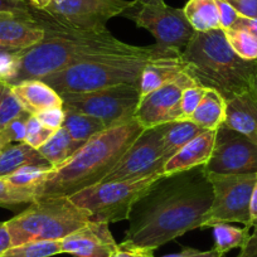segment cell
Wrapping results in <instances>:
<instances>
[{"mask_svg": "<svg viewBox=\"0 0 257 257\" xmlns=\"http://www.w3.org/2000/svg\"><path fill=\"white\" fill-rule=\"evenodd\" d=\"M213 189L204 167L164 175L133 207L123 242L150 251L204 228Z\"/></svg>", "mask_w": 257, "mask_h": 257, "instance_id": "cell-1", "label": "cell"}, {"mask_svg": "<svg viewBox=\"0 0 257 257\" xmlns=\"http://www.w3.org/2000/svg\"><path fill=\"white\" fill-rule=\"evenodd\" d=\"M31 13L44 29L39 43L22 49L18 70L11 86L28 80H42L83 62L111 56L142 53L147 47L123 43L106 31H80L56 23L39 9L32 7Z\"/></svg>", "mask_w": 257, "mask_h": 257, "instance_id": "cell-2", "label": "cell"}, {"mask_svg": "<svg viewBox=\"0 0 257 257\" xmlns=\"http://www.w3.org/2000/svg\"><path fill=\"white\" fill-rule=\"evenodd\" d=\"M144 130L134 117L91 138L67 162L47 173L43 182L36 188L37 199L71 197L102 183Z\"/></svg>", "mask_w": 257, "mask_h": 257, "instance_id": "cell-3", "label": "cell"}, {"mask_svg": "<svg viewBox=\"0 0 257 257\" xmlns=\"http://www.w3.org/2000/svg\"><path fill=\"white\" fill-rule=\"evenodd\" d=\"M187 70L199 85L229 100L252 88L257 61H244L227 42L223 29L194 32L182 51Z\"/></svg>", "mask_w": 257, "mask_h": 257, "instance_id": "cell-4", "label": "cell"}, {"mask_svg": "<svg viewBox=\"0 0 257 257\" xmlns=\"http://www.w3.org/2000/svg\"><path fill=\"white\" fill-rule=\"evenodd\" d=\"M170 51H162L155 44L135 54L111 56L83 62L42 78L43 82L61 93L87 92L118 85L139 86L148 62Z\"/></svg>", "mask_w": 257, "mask_h": 257, "instance_id": "cell-5", "label": "cell"}, {"mask_svg": "<svg viewBox=\"0 0 257 257\" xmlns=\"http://www.w3.org/2000/svg\"><path fill=\"white\" fill-rule=\"evenodd\" d=\"M91 221L90 213L68 197H44L6 223L12 244L19 246L34 241H61Z\"/></svg>", "mask_w": 257, "mask_h": 257, "instance_id": "cell-6", "label": "cell"}, {"mask_svg": "<svg viewBox=\"0 0 257 257\" xmlns=\"http://www.w3.org/2000/svg\"><path fill=\"white\" fill-rule=\"evenodd\" d=\"M163 173L142 179L100 183L68 197L76 206L90 213L91 219L103 223L128 219L134 204L149 192Z\"/></svg>", "mask_w": 257, "mask_h": 257, "instance_id": "cell-7", "label": "cell"}, {"mask_svg": "<svg viewBox=\"0 0 257 257\" xmlns=\"http://www.w3.org/2000/svg\"><path fill=\"white\" fill-rule=\"evenodd\" d=\"M64 110L98 118L106 128L132 120L140 102L139 86L118 85L87 92L61 93Z\"/></svg>", "mask_w": 257, "mask_h": 257, "instance_id": "cell-8", "label": "cell"}, {"mask_svg": "<svg viewBox=\"0 0 257 257\" xmlns=\"http://www.w3.org/2000/svg\"><path fill=\"white\" fill-rule=\"evenodd\" d=\"M213 189V201L207 217L206 227L217 223H242L251 228L249 201L257 180V173L251 174H216L207 173Z\"/></svg>", "mask_w": 257, "mask_h": 257, "instance_id": "cell-9", "label": "cell"}, {"mask_svg": "<svg viewBox=\"0 0 257 257\" xmlns=\"http://www.w3.org/2000/svg\"><path fill=\"white\" fill-rule=\"evenodd\" d=\"M139 8H132L126 16L138 27L149 31L155 38V46L162 51H179L187 47L194 34V29L188 22L183 9L162 4H138Z\"/></svg>", "mask_w": 257, "mask_h": 257, "instance_id": "cell-10", "label": "cell"}, {"mask_svg": "<svg viewBox=\"0 0 257 257\" xmlns=\"http://www.w3.org/2000/svg\"><path fill=\"white\" fill-rule=\"evenodd\" d=\"M137 4V0H58L42 12L61 26L98 32L106 31L110 19L122 16Z\"/></svg>", "mask_w": 257, "mask_h": 257, "instance_id": "cell-11", "label": "cell"}, {"mask_svg": "<svg viewBox=\"0 0 257 257\" xmlns=\"http://www.w3.org/2000/svg\"><path fill=\"white\" fill-rule=\"evenodd\" d=\"M163 133L164 125L145 128L102 183L142 179L163 173L167 162L163 150Z\"/></svg>", "mask_w": 257, "mask_h": 257, "instance_id": "cell-12", "label": "cell"}, {"mask_svg": "<svg viewBox=\"0 0 257 257\" xmlns=\"http://www.w3.org/2000/svg\"><path fill=\"white\" fill-rule=\"evenodd\" d=\"M204 170L216 174L257 173V144L222 123L216 130L213 152Z\"/></svg>", "mask_w": 257, "mask_h": 257, "instance_id": "cell-13", "label": "cell"}, {"mask_svg": "<svg viewBox=\"0 0 257 257\" xmlns=\"http://www.w3.org/2000/svg\"><path fill=\"white\" fill-rule=\"evenodd\" d=\"M194 82L197 81L187 70L177 80L165 83L158 90L140 98L134 117L144 128L155 127L174 121H183L180 107L183 91Z\"/></svg>", "mask_w": 257, "mask_h": 257, "instance_id": "cell-14", "label": "cell"}, {"mask_svg": "<svg viewBox=\"0 0 257 257\" xmlns=\"http://www.w3.org/2000/svg\"><path fill=\"white\" fill-rule=\"evenodd\" d=\"M61 246L62 253L77 257H108L117 243L107 223L91 221L61 239Z\"/></svg>", "mask_w": 257, "mask_h": 257, "instance_id": "cell-15", "label": "cell"}, {"mask_svg": "<svg viewBox=\"0 0 257 257\" xmlns=\"http://www.w3.org/2000/svg\"><path fill=\"white\" fill-rule=\"evenodd\" d=\"M44 38V29L32 13H0V46L26 49Z\"/></svg>", "mask_w": 257, "mask_h": 257, "instance_id": "cell-16", "label": "cell"}, {"mask_svg": "<svg viewBox=\"0 0 257 257\" xmlns=\"http://www.w3.org/2000/svg\"><path fill=\"white\" fill-rule=\"evenodd\" d=\"M187 71V64L182 58V52L170 51L148 62L140 78V98L158 90L165 83L177 80Z\"/></svg>", "mask_w": 257, "mask_h": 257, "instance_id": "cell-17", "label": "cell"}, {"mask_svg": "<svg viewBox=\"0 0 257 257\" xmlns=\"http://www.w3.org/2000/svg\"><path fill=\"white\" fill-rule=\"evenodd\" d=\"M216 130H206L190 140L163 167V174L172 175L197 167H204L213 152Z\"/></svg>", "mask_w": 257, "mask_h": 257, "instance_id": "cell-18", "label": "cell"}, {"mask_svg": "<svg viewBox=\"0 0 257 257\" xmlns=\"http://www.w3.org/2000/svg\"><path fill=\"white\" fill-rule=\"evenodd\" d=\"M224 125L257 144V95L252 88L226 101Z\"/></svg>", "mask_w": 257, "mask_h": 257, "instance_id": "cell-19", "label": "cell"}, {"mask_svg": "<svg viewBox=\"0 0 257 257\" xmlns=\"http://www.w3.org/2000/svg\"><path fill=\"white\" fill-rule=\"evenodd\" d=\"M12 88L23 110L32 116L51 108L63 107L61 95L42 80L23 81Z\"/></svg>", "mask_w": 257, "mask_h": 257, "instance_id": "cell-20", "label": "cell"}, {"mask_svg": "<svg viewBox=\"0 0 257 257\" xmlns=\"http://www.w3.org/2000/svg\"><path fill=\"white\" fill-rule=\"evenodd\" d=\"M226 98L212 88H206L203 98L189 121L197 123L204 130H217L226 118Z\"/></svg>", "mask_w": 257, "mask_h": 257, "instance_id": "cell-21", "label": "cell"}, {"mask_svg": "<svg viewBox=\"0 0 257 257\" xmlns=\"http://www.w3.org/2000/svg\"><path fill=\"white\" fill-rule=\"evenodd\" d=\"M27 165H49L48 162L34 148L26 143L8 145L0 154V178H6Z\"/></svg>", "mask_w": 257, "mask_h": 257, "instance_id": "cell-22", "label": "cell"}, {"mask_svg": "<svg viewBox=\"0 0 257 257\" xmlns=\"http://www.w3.org/2000/svg\"><path fill=\"white\" fill-rule=\"evenodd\" d=\"M206 132L204 128L189 120L174 121L164 123L163 133V150L165 160L170 159L175 153L179 152L185 144L193 140L199 134Z\"/></svg>", "mask_w": 257, "mask_h": 257, "instance_id": "cell-23", "label": "cell"}, {"mask_svg": "<svg viewBox=\"0 0 257 257\" xmlns=\"http://www.w3.org/2000/svg\"><path fill=\"white\" fill-rule=\"evenodd\" d=\"M183 11L196 32H209L221 28L216 0H188Z\"/></svg>", "mask_w": 257, "mask_h": 257, "instance_id": "cell-24", "label": "cell"}, {"mask_svg": "<svg viewBox=\"0 0 257 257\" xmlns=\"http://www.w3.org/2000/svg\"><path fill=\"white\" fill-rule=\"evenodd\" d=\"M64 112H66V116H64L62 127L70 134L73 142L80 145L81 148L91 138L106 130L105 123L101 120H98V118L70 110H64Z\"/></svg>", "mask_w": 257, "mask_h": 257, "instance_id": "cell-25", "label": "cell"}, {"mask_svg": "<svg viewBox=\"0 0 257 257\" xmlns=\"http://www.w3.org/2000/svg\"><path fill=\"white\" fill-rule=\"evenodd\" d=\"M80 149V145L76 144L70 134L61 127L54 133L48 142L39 148L38 152L52 165V168H57L67 162Z\"/></svg>", "mask_w": 257, "mask_h": 257, "instance_id": "cell-26", "label": "cell"}, {"mask_svg": "<svg viewBox=\"0 0 257 257\" xmlns=\"http://www.w3.org/2000/svg\"><path fill=\"white\" fill-rule=\"evenodd\" d=\"M214 247L219 253L224 254L233 248H242L249 236V227L237 228L229 223H217L213 227Z\"/></svg>", "mask_w": 257, "mask_h": 257, "instance_id": "cell-27", "label": "cell"}, {"mask_svg": "<svg viewBox=\"0 0 257 257\" xmlns=\"http://www.w3.org/2000/svg\"><path fill=\"white\" fill-rule=\"evenodd\" d=\"M37 201V192L32 187H22L0 178V207L13 208L21 204H31Z\"/></svg>", "mask_w": 257, "mask_h": 257, "instance_id": "cell-28", "label": "cell"}, {"mask_svg": "<svg viewBox=\"0 0 257 257\" xmlns=\"http://www.w3.org/2000/svg\"><path fill=\"white\" fill-rule=\"evenodd\" d=\"M59 253L61 241H34L11 247L0 257H53Z\"/></svg>", "mask_w": 257, "mask_h": 257, "instance_id": "cell-29", "label": "cell"}, {"mask_svg": "<svg viewBox=\"0 0 257 257\" xmlns=\"http://www.w3.org/2000/svg\"><path fill=\"white\" fill-rule=\"evenodd\" d=\"M227 42L237 56L244 61H257V37L242 29L229 28L224 31Z\"/></svg>", "mask_w": 257, "mask_h": 257, "instance_id": "cell-30", "label": "cell"}, {"mask_svg": "<svg viewBox=\"0 0 257 257\" xmlns=\"http://www.w3.org/2000/svg\"><path fill=\"white\" fill-rule=\"evenodd\" d=\"M23 112V107L17 100L12 86L0 81V132Z\"/></svg>", "mask_w": 257, "mask_h": 257, "instance_id": "cell-31", "label": "cell"}, {"mask_svg": "<svg viewBox=\"0 0 257 257\" xmlns=\"http://www.w3.org/2000/svg\"><path fill=\"white\" fill-rule=\"evenodd\" d=\"M51 169L53 168L49 165H27V167L12 173L11 175L6 177V179L13 184L22 185V187H32L36 189L43 182L44 177Z\"/></svg>", "mask_w": 257, "mask_h": 257, "instance_id": "cell-32", "label": "cell"}, {"mask_svg": "<svg viewBox=\"0 0 257 257\" xmlns=\"http://www.w3.org/2000/svg\"><path fill=\"white\" fill-rule=\"evenodd\" d=\"M56 132L57 130L46 127L36 116L31 115L28 118V122H27V134L24 143L38 150L44 143H47L53 137Z\"/></svg>", "mask_w": 257, "mask_h": 257, "instance_id": "cell-33", "label": "cell"}, {"mask_svg": "<svg viewBox=\"0 0 257 257\" xmlns=\"http://www.w3.org/2000/svg\"><path fill=\"white\" fill-rule=\"evenodd\" d=\"M29 116L31 115L27 111H24L23 113H21L13 121H11L0 132V139L7 147L14 144V143H24L27 134V122H28Z\"/></svg>", "mask_w": 257, "mask_h": 257, "instance_id": "cell-34", "label": "cell"}, {"mask_svg": "<svg viewBox=\"0 0 257 257\" xmlns=\"http://www.w3.org/2000/svg\"><path fill=\"white\" fill-rule=\"evenodd\" d=\"M204 92H206V87L199 85L198 82H194L183 91L182 105H180L183 120H189L190 115L196 111V108L201 103Z\"/></svg>", "mask_w": 257, "mask_h": 257, "instance_id": "cell-35", "label": "cell"}, {"mask_svg": "<svg viewBox=\"0 0 257 257\" xmlns=\"http://www.w3.org/2000/svg\"><path fill=\"white\" fill-rule=\"evenodd\" d=\"M64 116H66L64 108L57 107L43 111V112L38 113L36 117L38 118L46 127L52 128V130H58V128H61L62 125H63Z\"/></svg>", "mask_w": 257, "mask_h": 257, "instance_id": "cell-36", "label": "cell"}, {"mask_svg": "<svg viewBox=\"0 0 257 257\" xmlns=\"http://www.w3.org/2000/svg\"><path fill=\"white\" fill-rule=\"evenodd\" d=\"M219 11V21H221V29L226 31L233 27L237 19L239 18V14L236 9L227 2V0H216Z\"/></svg>", "mask_w": 257, "mask_h": 257, "instance_id": "cell-37", "label": "cell"}, {"mask_svg": "<svg viewBox=\"0 0 257 257\" xmlns=\"http://www.w3.org/2000/svg\"><path fill=\"white\" fill-rule=\"evenodd\" d=\"M153 252L154 251L135 247L122 241L121 243H117L116 248L108 257H154Z\"/></svg>", "mask_w": 257, "mask_h": 257, "instance_id": "cell-38", "label": "cell"}, {"mask_svg": "<svg viewBox=\"0 0 257 257\" xmlns=\"http://www.w3.org/2000/svg\"><path fill=\"white\" fill-rule=\"evenodd\" d=\"M244 18L257 19V0H227Z\"/></svg>", "mask_w": 257, "mask_h": 257, "instance_id": "cell-39", "label": "cell"}, {"mask_svg": "<svg viewBox=\"0 0 257 257\" xmlns=\"http://www.w3.org/2000/svg\"><path fill=\"white\" fill-rule=\"evenodd\" d=\"M32 6L26 0H0V13L8 12V13H31Z\"/></svg>", "mask_w": 257, "mask_h": 257, "instance_id": "cell-40", "label": "cell"}, {"mask_svg": "<svg viewBox=\"0 0 257 257\" xmlns=\"http://www.w3.org/2000/svg\"><path fill=\"white\" fill-rule=\"evenodd\" d=\"M252 232L237 257H257V221L252 223Z\"/></svg>", "mask_w": 257, "mask_h": 257, "instance_id": "cell-41", "label": "cell"}, {"mask_svg": "<svg viewBox=\"0 0 257 257\" xmlns=\"http://www.w3.org/2000/svg\"><path fill=\"white\" fill-rule=\"evenodd\" d=\"M164 257H223V254L219 253L216 248H212L209 251H198L194 248H184L179 253L168 254Z\"/></svg>", "mask_w": 257, "mask_h": 257, "instance_id": "cell-42", "label": "cell"}, {"mask_svg": "<svg viewBox=\"0 0 257 257\" xmlns=\"http://www.w3.org/2000/svg\"><path fill=\"white\" fill-rule=\"evenodd\" d=\"M232 28L242 29V31H246L248 33L253 34L254 37H257V19L244 18V17L239 16V18L237 19V22L233 24Z\"/></svg>", "mask_w": 257, "mask_h": 257, "instance_id": "cell-43", "label": "cell"}, {"mask_svg": "<svg viewBox=\"0 0 257 257\" xmlns=\"http://www.w3.org/2000/svg\"><path fill=\"white\" fill-rule=\"evenodd\" d=\"M13 246L6 222H0V256Z\"/></svg>", "mask_w": 257, "mask_h": 257, "instance_id": "cell-44", "label": "cell"}, {"mask_svg": "<svg viewBox=\"0 0 257 257\" xmlns=\"http://www.w3.org/2000/svg\"><path fill=\"white\" fill-rule=\"evenodd\" d=\"M249 217H251V224L257 221V180L252 189L251 201H249Z\"/></svg>", "mask_w": 257, "mask_h": 257, "instance_id": "cell-45", "label": "cell"}, {"mask_svg": "<svg viewBox=\"0 0 257 257\" xmlns=\"http://www.w3.org/2000/svg\"><path fill=\"white\" fill-rule=\"evenodd\" d=\"M28 3L31 4L33 8L43 11V9H46L47 7L52 3V0H28Z\"/></svg>", "mask_w": 257, "mask_h": 257, "instance_id": "cell-46", "label": "cell"}, {"mask_svg": "<svg viewBox=\"0 0 257 257\" xmlns=\"http://www.w3.org/2000/svg\"><path fill=\"white\" fill-rule=\"evenodd\" d=\"M138 4L142 6H147V4H162L164 3V0H137Z\"/></svg>", "mask_w": 257, "mask_h": 257, "instance_id": "cell-47", "label": "cell"}, {"mask_svg": "<svg viewBox=\"0 0 257 257\" xmlns=\"http://www.w3.org/2000/svg\"><path fill=\"white\" fill-rule=\"evenodd\" d=\"M252 90L254 91V93L257 95V64H256V70H254L253 78H252Z\"/></svg>", "mask_w": 257, "mask_h": 257, "instance_id": "cell-48", "label": "cell"}, {"mask_svg": "<svg viewBox=\"0 0 257 257\" xmlns=\"http://www.w3.org/2000/svg\"><path fill=\"white\" fill-rule=\"evenodd\" d=\"M12 49H17V48H9V47H3V46H0V57L3 56L4 53H7V52L12 51Z\"/></svg>", "mask_w": 257, "mask_h": 257, "instance_id": "cell-49", "label": "cell"}, {"mask_svg": "<svg viewBox=\"0 0 257 257\" xmlns=\"http://www.w3.org/2000/svg\"><path fill=\"white\" fill-rule=\"evenodd\" d=\"M6 148H7V145L4 144L3 142H2V139H0V154H2V153H3V150L6 149Z\"/></svg>", "mask_w": 257, "mask_h": 257, "instance_id": "cell-50", "label": "cell"}, {"mask_svg": "<svg viewBox=\"0 0 257 257\" xmlns=\"http://www.w3.org/2000/svg\"><path fill=\"white\" fill-rule=\"evenodd\" d=\"M52 2H58V0H52Z\"/></svg>", "mask_w": 257, "mask_h": 257, "instance_id": "cell-51", "label": "cell"}]
</instances>
